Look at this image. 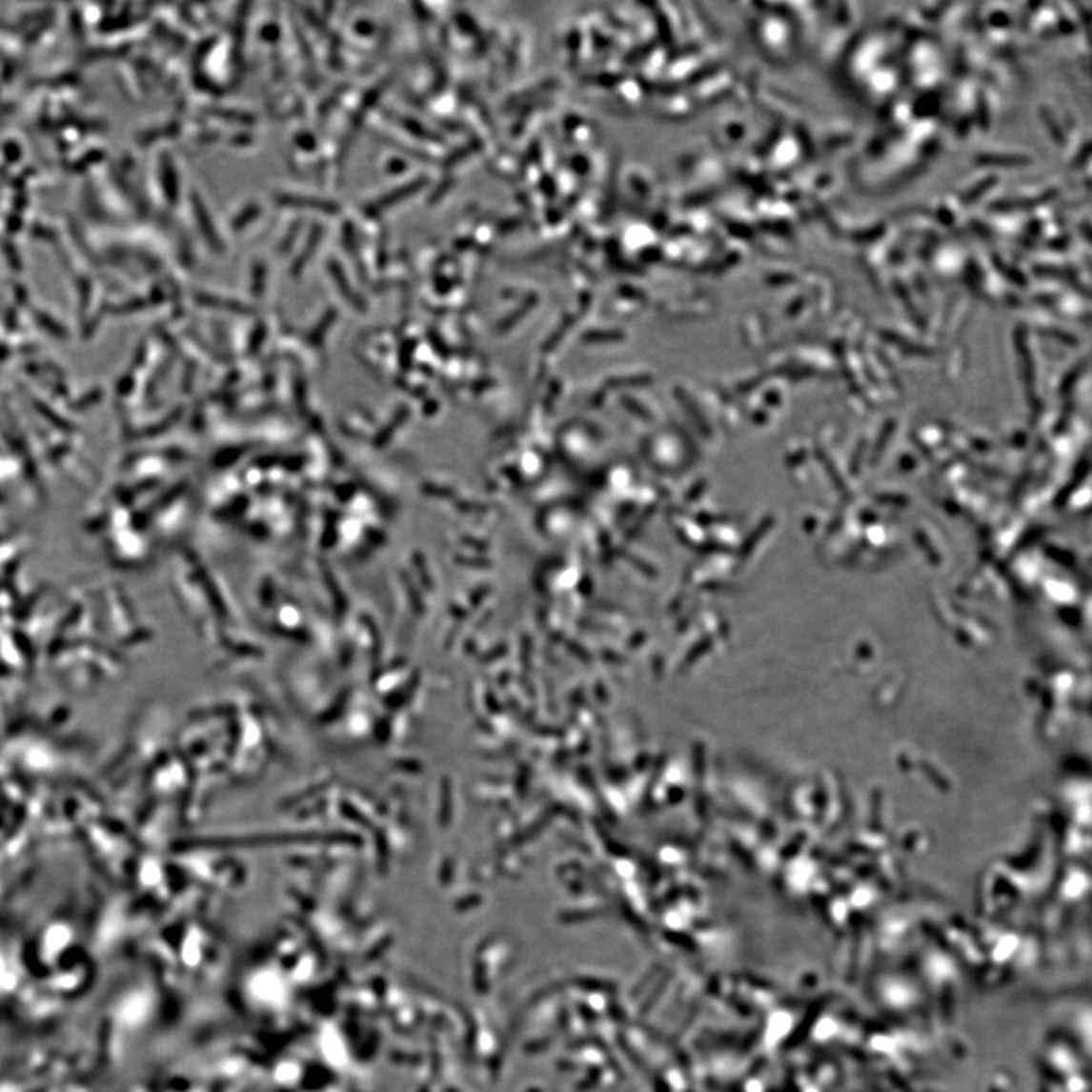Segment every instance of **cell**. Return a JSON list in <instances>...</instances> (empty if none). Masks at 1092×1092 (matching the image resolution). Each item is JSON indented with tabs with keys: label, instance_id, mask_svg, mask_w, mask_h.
<instances>
[{
	"label": "cell",
	"instance_id": "obj_1",
	"mask_svg": "<svg viewBox=\"0 0 1092 1092\" xmlns=\"http://www.w3.org/2000/svg\"><path fill=\"white\" fill-rule=\"evenodd\" d=\"M278 204L286 205V207H293V209L313 210V212H337L338 205L334 202L325 201V199H314V197H301V196H278Z\"/></svg>",
	"mask_w": 1092,
	"mask_h": 1092
}]
</instances>
